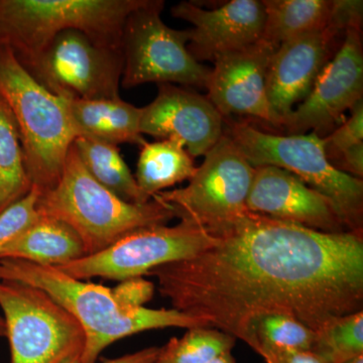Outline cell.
Here are the masks:
<instances>
[{"mask_svg":"<svg viewBox=\"0 0 363 363\" xmlns=\"http://www.w3.org/2000/svg\"><path fill=\"white\" fill-rule=\"evenodd\" d=\"M209 363H236V362L233 353L226 352L224 354H221L220 357L215 358V359Z\"/></svg>","mask_w":363,"mask_h":363,"instance_id":"obj_33","label":"cell"},{"mask_svg":"<svg viewBox=\"0 0 363 363\" xmlns=\"http://www.w3.org/2000/svg\"><path fill=\"white\" fill-rule=\"evenodd\" d=\"M0 281L35 286L49 294L82 326L85 347L80 363H95L112 343L152 329L207 327L175 309H150L126 304L113 289L71 278L57 267L26 260L0 259Z\"/></svg>","mask_w":363,"mask_h":363,"instance_id":"obj_2","label":"cell"},{"mask_svg":"<svg viewBox=\"0 0 363 363\" xmlns=\"http://www.w3.org/2000/svg\"><path fill=\"white\" fill-rule=\"evenodd\" d=\"M363 45L362 26L346 30L342 44L320 72L309 94L283 123L289 135L309 130L322 135L340 121L344 111L362 100Z\"/></svg>","mask_w":363,"mask_h":363,"instance_id":"obj_13","label":"cell"},{"mask_svg":"<svg viewBox=\"0 0 363 363\" xmlns=\"http://www.w3.org/2000/svg\"><path fill=\"white\" fill-rule=\"evenodd\" d=\"M362 1L334 0L328 25L279 45L267 74V94L272 111L284 121L294 104L304 100L320 72L338 51L346 30L362 25Z\"/></svg>","mask_w":363,"mask_h":363,"instance_id":"obj_12","label":"cell"},{"mask_svg":"<svg viewBox=\"0 0 363 363\" xmlns=\"http://www.w3.org/2000/svg\"><path fill=\"white\" fill-rule=\"evenodd\" d=\"M266 363H326L321 357H318L311 351H304V352H295L291 354L283 355L274 358Z\"/></svg>","mask_w":363,"mask_h":363,"instance_id":"obj_32","label":"cell"},{"mask_svg":"<svg viewBox=\"0 0 363 363\" xmlns=\"http://www.w3.org/2000/svg\"><path fill=\"white\" fill-rule=\"evenodd\" d=\"M161 348H145L133 354L124 355V357L106 360L102 363H155L159 357ZM78 363V362H76Z\"/></svg>","mask_w":363,"mask_h":363,"instance_id":"obj_31","label":"cell"},{"mask_svg":"<svg viewBox=\"0 0 363 363\" xmlns=\"http://www.w3.org/2000/svg\"><path fill=\"white\" fill-rule=\"evenodd\" d=\"M228 136L253 168L274 166L297 176L333 205L346 230L362 233L363 183L332 166L317 133L272 135L247 123L224 119Z\"/></svg>","mask_w":363,"mask_h":363,"instance_id":"obj_6","label":"cell"},{"mask_svg":"<svg viewBox=\"0 0 363 363\" xmlns=\"http://www.w3.org/2000/svg\"><path fill=\"white\" fill-rule=\"evenodd\" d=\"M0 97L18 123L33 187L49 192L58 185L79 136L65 102L39 84L6 45H0Z\"/></svg>","mask_w":363,"mask_h":363,"instance_id":"obj_4","label":"cell"},{"mask_svg":"<svg viewBox=\"0 0 363 363\" xmlns=\"http://www.w3.org/2000/svg\"><path fill=\"white\" fill-rule=\"evenodd\" d=\"M32 188L18 123L0 97V213L25 198Z\"/></svg>","mask_w":363,"mask_h":363,"instance_id":"obj_23","label":"cell"},{"mask_svg":"<svg viewBox=\"0 0 363 363\" xmlns=\"http://www.w3.org/2000/svg\"><path fill=\"white\" fill-rule=\"evenodd\" d=\"M145 0H0V45L26 68L59 33H84L109 49L121 50L126 18Z\"/></svg>","mask_w":363,"mask_h":363,"instance_id":"obj_5","label":"cell"},{"mask_svg":"<svg viewBox=\"0 0 363 363\" xmlns=\"http://www.w3.org/2000/svg\"><path fill=\"white\" fill-rule=\"evenodd\" d=\"M11 363H80L82 326L49 294L35 286L0 281Z\"/></svg>","mask_w":363,"mask_h":363,"instance_id":"obj_7","label":"cell"},{"mask_svg":"<svg viewBox=\"0 0 363 363\" xmlns=\"http://www.w3.org/2000/svg\"><path fill=\"white\" fill-rule=\"evenodd\" d=\"M113 291L126 304L143 307L154 296L155 286L152 281H145L140 277L121 281Z\"/></svg>","mask_w":363,"mask_h":363,"instance_id":"obj_29","label":"cell"},{"mask_svg":"<svg viewBox=\"0 0 363 363\" xmlns=\"http://www.w3.org/2000/svg\"><path fill=\"white\" fill-rule=\"evenodd\" d=\"M140 147L135 178L149 199L194 176L197 169L194 160L180 143L162 140L145 142Z\"/></svg>","mask_w":363,"mask_h":363,"instance_id":"obj_20","label":"cell"},{"mask_svg":"<svg viewBox=\"0 0 363 363\" xmlns=\"http://www.w3.org/2000/svg\"><path fill=\"white\" fill-rule=\"evenodd\" d=\"M279 45L260 40L215 59L206 87L208 99L225 117L243 114L281 128L267 94V74Z\"/></svg>","mask_w":363,"mask_h":363,"instance_id":"obj_14","label":"cell"},{"mask_svg":"<svg viewBox=\"0 0 363 363\" xmlns=\"http://www.w3.org/2000/svg\"><path fill=\"white\" fill-rule=\"evenodd\" d=\"M253 175L255 168L223 133L188 186L162 191L152 198L168 205L176 218L214 235L247 211Z\"/></svg>","mask_w":363,"mask_h":363,"instance_id":"obj_9","label":"cell"},{"mask_svg":"<svg viewBox=\"0 0 363 363\" xmlns=\"http://www.w3.org/2000/svg\"><path fill=\"white\" fill-rule=\"evenodd\" d=\"M63 100L79 136L116 145L133 143L142 147L145 143L140 128L142 108L123 101L121 97Z\"/></svg>","mask_w":363,"mask_h":363,"instance_id":"obj_18","label":"cell"},{"mask_svg":"<svg viewBox=\"0 0 363 363\" xmlns=\"http://www.w3.org/2000/svg\"><path fill=\"white\" fill-rule=\"evenodd\" d=\"M347 363H363V355H360V357L354 358V359Z\"/></svg>","mask_w":363,"mask_h":363,"instance_id":"obj_35","label":"cell"},{"mask_svg":"<svg viewBox=\"0 0 363 363\" xmlns=\"http://www.w3.org/2000/svg\"><path fill=\"white\" fill-rule=\"evenodd\" d=\"M40 195L39 190L33 187L25 198L0 213V255L37 220L40 216L37 210Z\"/></svg>","mask_w":363,"mask_h":363,"instance_id":"obj_27","label":"cell"},{"mask_svg":"<svg viewBox=\"0 0 363 363\" xmlns=\"http://www.w3.org/2000/svg\"><path fill=\"white\" fill-rule=\"evenodd\" d=\"M333 167L347 175L362 179L363 176V143L344 150Z\"/></svg>","mask_w":363,"mask_h":363,"instance_id":"obj_30","label":"cell"},{"mask_svg":"<svg viewBox=\"0 0 363 363\" xmlns=\"http://www.w3.org/2000/svg\"><path fill=\"white\" fill-rule=\"evenodd\" d=\"M84 257V245L70 225L40 214L20 238L4 248L0 259H21L57 267Z\"/></svg>","mask_w":363,"mask_h":363,"instance_id":"obj_19","label":"cell"},{"mask_svg":"<svg viewBox=\"0 0 363 363\" xmlns=\"http://www.w3.org/2000/svg\"><path fill=\"white\" fill-rule=\"evenodd\" d=\"M266 11L262 40L279 45L328 25L334 0H262Z\"/></svg>","mask_w":363,"mask_h":363,"instance_id":"obj_22","label":"cell"},{"mask_svg":"<svg viewBox=\"0 0 363 363\" xmlns=\"http://www.w3.org/2000/svg\"><path fill=\"white\" fill-rule=\"evenodd\" d=\"M37 210L70 225L80 236L86 257L111 247L138 229L167 225L176 218L168 205L155 198L133 204L107 190L86 169L74 145L58 185L40 195Z\"/></svg>","mask_w":363,"mask_h":363,"instance_id":"obj_3","label":"cell"},{"mask_svg":"<svg viewBox=\"0 0 363 363\" xmlns=\"http://www.w3.org/2000/svg\"><path fill=\"white\" fill-rule=\"evenodd\" d=\"M91 176L123 201L145 204L150 201L136 183L118 147L88 136H78L73 143Z\"/></svg>","mask_w":363,"mask_h":363,"instance_id":"obj_21","label":"cell"},{"mask_svg":"<svg viewBox=\"0 0 363 363\" xmlns=\"http://www.w3.org/2000/svg\"><path fill=\"white\" fill-rule=\"evenodd\" d=\"M140 133L183 145L192 157L205 156L224 131V117L207 97L174 84H160L142 108Z\"/></svg>","mask_w":363,"mask_h":363,"instance_id":"obj_15","label":"cell"},{"mask_svg":"<svg viewBox=\"0 0 363 363\" xmlns=\"http://www.w3.org/2000/svg\"><path fill=\"white\" fill-rule=\"evenodd\" d=\"M192 259L150 269L173 309L243 342L269 315L316 332L363 311V235L245 212Z\"/></svg>","mask_w":363,"mask_h":363,"instance_id":"obj_1","label":"cell"},{"mask_svg":"<svg viewBox=\"0 0 363 363\" xmlns=\"http://www.w3.org/2000/svg\"><path fill=\"white\" fill-rule=\"evenodd\" d=\"M162 0H145L126 18L121 37L123 72L121 85L145 83L206 87L211 69L188 51L191 30L169 28L162 20Z\"/></svg>","mask_w":363,"mask_h":363,"instance_id":"obj_8","label":"cell"},{"mask_svg":"<svg viewBox=\"0 0 363 363\" xmlns=\"http://www.w3.org/2000/svg\"><path fill=\"white\" fill-rule=\"evenodd\" d=\"M214 242L213 235L190 222L145 227L102 252L57 269L80 281L104 278L123 281L140 278L169 262L192 259Z\"/></svg>","mask_w":363,"mask_h":363,"instance_id":"obj_10","label":"cell"},{"mask_svg":"<svg viewBox=\"0 0 363 363\" xmlns=\"http://www.w3.org/2000/svg\"><path fill=\"white\" fill-rule=\"evenodd\" d=\"M171 13L194 26L187 47L199 63L255 44L262 39L266 23L260 0H233L211 11L182 1L172 7Z\"/></svg>","mask_w":363,"mask_h":363,"instance_id":"obj_16","label":"cell"},{"mask_svg":"<svg viewBox=\"0 0 363 363\" xmlns=\"http://www.w3.org/2000/svg\"><path fill=\"white\" fill-rule=\"evenodd\" d=\"M315 332L295 318L269 315L250 325L245 342L269 362L295 352L311 351Z\"/></svg>","mask_w":363,"mask_h":363,"instance_id":"obj_24","label":"cell"},{"mask_svg":"<svg viewBox=\"0 0 363 363\" xmlns=\"http://www.w3.org/2000/svg\"><path fill=\"white\" fill-rule=\"evenodd\" d=\"M247 209L321 233L347 231L324 195L290 172L274 166L255 168Z\"/></svg>","mask_w":363,"mask_h":363,"instance_id":"obj_17","label":"cell"},{"mask_svg":"<svg viewBox=\"0 0 363 363\" xmlns=\"http://www.w3.org/2000/svg\"><path fill=\"white\" fill-rule=\"evenodd\" d=\"M236 339L212 327L188 329L182 338H172L161 347L155 363H209L231 352Z\"/></svg>","mask_w":363,"mask_h":363,"instance_id":"obj_25","label":"cell"},{"mask_svg":"<svg viewBox=\"0 0 363 363\" xmlns=\"http://www.w3.org/2000/svg\"><path fill=\"white\" fill-rule=\"evenodd\" d=\"M26 70L63 99H114L123 72L121 50L101 47L84 33H59Z\"/></svg>","mask_w":363,"mask_h":363,"instance_id":"obj_11","label":"cell"},{"mask_svg":"<svg viewBox=\"0 0 363 363\" xmlns=\"http://www.w3.org/2000/svg\"><path fill=\"white\" fill-rule=\"evenodd\" d=\"M311 352L326 363H347L363 355V311L339 317L316 332Z\"/></svg>","mask_w":363,"mask_h":363,"instance_id":"obj_26","label":"cell"},{"mask_svg":"<svg viewBox=\"0 0 363 363\" xmlns=\"http://www.w3.org/2000/svg\"><path fill=\"white\" fill-rule=\"evenodd\" d=\"M0 337H6V321L1 316H0Z\"/></svg>","mask_w":363,"mask_h":363,"instance_id":"obj_34","label":"cell"},{"mask_svg":"<svg viewBox=\"0 0 363 363\" xmlns=\"http://www.w3.org/2000/svg\"><path fill=\"white\" fill-rule=\"evenodd\" d=\"M325 138V152L327 159L333 166L344 150L352 145L363 143V104L362 100L353 105L351 116L343 125Z\"/></svg>","mask_w":363,"mask_h":363,"instance_id":"obj_28","label":"cell"}]
</instances>
